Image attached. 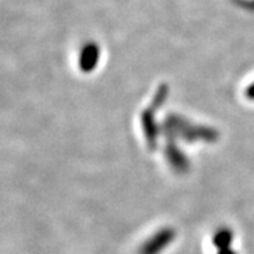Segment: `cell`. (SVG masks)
<instances>
[{
  "label": "cell",
  "instance_id": "6da1fadb",
  "mask_svg": "<svg viewBox=\"0 0 254 254\" xmlns=\"http://www.w3.org/2000/svg\"><path fill=\"white\" fill-rule=\"evenodd\" d=\"M164 128L171 138H173L176 135H180V137H182L187 142H214L218 138V132L214 130V129L208 128V127L190 126L182 118L176 115L169 116L165 120Z\"/></svg>",
  "mask_w": 254,
  "mask_h": 254
},
{
  "label": "cell",
  "instance_id": "7a4b0ae2",
  "mask_svg": "<svg viewBox=\"0 0 254 254\" xmlns=\"http://www.w3.org/2000/svg\"><path fill=\"white\" fill-rule=\"evenodd\" d=\"M174 236H176V234L172 229L160 230L143 244L141 254H159L161 251L167 248L169 243L173 242Z\"/></svg>",
  "mask_w": 254,
  "mask_h": 254
},
{
  "label": "cell",
  "instance_id": "3957f363",
  "mask_svg": "<svg viewBox=\"0 0 254 254\" xmlns=\"http://www.w3.org/2000/svg\"><path fill=\"white\" fill-rule=\"evenodd\" d=\"M101 49L96 43H87L79 56V67L83 72H92L100 62Z\"/></svg>",
  "mask_w": 254,
  "mask_h": 254
},
{
  "label": "cell",
  "instance_id": "277c9868",
  "mask_svg": "<svg viewBox=\"0 0 254 254\" xmlns=\"http://www.w3.org/2000/svg\"><path fill=\"white\" fill-rule=\"evenodd\" d=\"M154 111L155 110L150 107L148 110H145L141 115L142 129H143V134H145L146 142H147V146L150 148H155L159 135V127L155 122Z\"/></svg>",
  "mask_w": 254,
  "mask_h": 254
},
{
  "label": "cell",
  "instance_id": "5b68a950",
  "mask_svg": "<svg viewBox=\"0 0 254 254\" xmlns=\"http://www.w3.org/2000/svg\"><path fill=\"white\" fill-rule=\"evenodd\" d=\"M165 158H167L168 163H169V165L173 168L174 171L186 172L189 167H190L189 160L184 155V152L174 145L173 141H168L167 148H165Z\"/></svg>",
  "mask_w": 254,
  "mask_h": 254
},
{
  "label": "cell",
  "instance_id": "8992f818",
  "mask_svg": "<svg viewBox=\"0 0 254 254\" xmlns=\"http://www.w3.org/2000/svg\"><path fill=\"white\" fill-rule=\"evenodd\" d=\"M232 239H234L232 232L229 229H222L214 235V244L217 245V248L226 249L229 248V245L231 244Z\"/></svg>",
  "mask_w": 254,
  "mask_h": 254
},
{
  "label": "cell",
  "instance_id": "52a82bcc",
  "mask_svg": "<svg viewBox=\"0 0 254 254\" xmlns=\"http://www.w3.org/2000/svg\"><path fill=\"white\" fill-rule=\"evenodd\" d=\"M167 96H168V87L165 85V84H163V85H160V87L158 88L156 93H155L154 100H152L151 102V109L156 110L159 109V107L163 106V103H164Z\"/></svg>",
  "mask_w": 254,
  "mask_h": 254
},
{
  "label": "cell",
  "instance_id": "ba28073f",
  "mask_svg": "<svg viewBox=\"0 0 254 254\" xmlns=\"http://www.w3.org/2000/svg\"><path fill=\"white\" fill-rule=\"evenodd\" d=\"M245 97L249 101H254V83L249 84L248 87H247V89H245Z\"/></svg>",
  "mask_w": 254,
  "mask_h": 254
},
{
  "label": "cell",
  "instance_id": "9c48e42d",
  "mask_svg": "<svg viewBox=\"0 0 254 254\" xmlns=\"http://www.w3.org/2000/svg\"><path fill=\"white\" fill-rule=\"evenodd\" d=\"M218 254H235V253H234V251H231L230 248H226V249H221Z\"/></svg>",
  "mask_w": 254,
  "mask_h": 254
}]
</instances>
